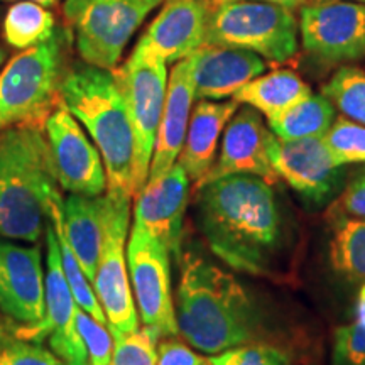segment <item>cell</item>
<instances>
[{
  "instance_id": "9c48e42d",
  "label": "cell",
  "mask_w": 365,
  "mask_h": 365,
  "mask_svg": "<svg viewBox=\"0 0 365 365\" xmlns=\"http://www.w3.org/2000/svg\"><path fill=\"white\" fill-rule=\"evenodd\" d=\"M125 254L140 322L153 328L159 339L180 335L171 293L170 250L144 228L132 225Z\"/></svg>"
},
{
  "instance_id": "8d00e7d4",
  "label": "cell",
  "mask_w": 365,
  "mask_h": 365,
  "mask_svg": "<svg viewBox=\"0 0 365 365\" xmlns=\"http://www.w3.org/2000/svg\"><path fill=\"white\" fill-rule=\"evenodd\" d=\"M255 2H269V4H277V6H284L287 9H299L301 6L307 4V0H255Z\"/></svg>"
},
{
  "instance_id": "ac0fdd59",
  "label": "cell",
  "mask_w": 365,
  "mask_h": 365,
  "mask_svg": "<svg viewBox=\"0 0 365 365\" xmlns=\"http://www.w3.org/2000/svg\"><path fill=\"white\" fill-rule=\"evenodd\" d=\"M271 135L272 132L264 125L261 113L255 108L247 105L237 110L223 132L218 161L213 164L202 182L230 175H254L271 185L276 182L279 180V175L274 170L269 158Z\"/></svg>"
},
{
  "instance_id": "74e56055",
  "label": "cell",
  "mask_w": 365,
  "mask_h": 365,
  "mask_svg": "<svg viewBox=\"0 0 365 365\" xmlns=\"http://www.w3.org/2000/svg\"><path fill=\"white\" fill-rule=\"evenodd\" d=\"M357 322H360L365 327V284L360 289L357 299Z\"/></svg>"
},
{
  "instance_id": "7a4b0ae2",
  "label": "cell",
  "mask_w": 365,
  "mask_h": 365,
  "mask_svg": "<svg viewBox=\"0 0 365 365\" xmlns=\"http://www.w3.org/2000/svg\"><path fill=\"white\" fill-rule=\"evenodd\" d=\"M176 289L178 333L190 346L208 355L254 340L257 312L247 289L234 274L203 255H180Z\"/></svg>"
},
{
  "instance_id": "836d02e7",
  "label": "cell",
  "mask_w": 365,
  "mask_h": 365,
  "mask_svg": "<svg viewBox=\"0 0 365 365\" xmlns=\"http://www.w3.org/2000/svg\"><path fill=\"white\" fill-rule=\"evenodd\" d=\"M331 365H365V327L360 322L335 331Z\"/></svg>"
},
{
  "instance_id": "1f68e13d",
  "label": "cell",
  "mask_w": 365,
  "mask_h": 365,
  "mask_svg": "<svg viewBox=\"0 0 365 365\" xmlns=\"http://www.w3.org/2000/svg\"><path fill=\"white\" fill-rule=\"evenodd\" d=\"M76 328L83 341L90 365H110L113 335L110 328L95 319L85 309H76Z\"/></svg>"
},
{
  "instance_id": "cb8c5ba5",
  "label": "cell",
  "mask_w": 365,
  "mask_h": 365,
  "mask_svg": "<svg viewBox=\"0 0 365 365\" xmlns=\"http://www.w3.org/2000/svg\"><path fill=\"white\" fill-rule=\"evenodd\" d=\"M63 202L58 188L51 191L48 198V218L54 228V235L58 239L59 255H61V266L65 271L66 281L71 287V293L75 296L76 304L86 313L91 314L100 323L107 325V317H105L102 304L95 294V289L91 287V281L86 276L83 267L76 257L75 250H73L70 240H68L65 230V213H63ZM108 327V325H107Z\"/></svg>"
},
{
  "instance_id": "52a82bcc",
  "label": "cell",
  "mask_w": 365,
  "mask_h": 365,
  "mask_svg": "<svg viewBox=\"0 0 365 365\" xmlns=\"http://www.w3.org/2000/svg\"><path fill=\"white\" fill-rule=\"evenodd\" d=\"M166 0H65L63 14L86 65L113 71L149 14Z\"/></svg>"
},
{
  "instance_id": "7402d4cb",
  "label": "cell",
  "mask_w": 365,
  "mask_h": 365,
  "mask_svg": "<svg viewBox=\"0 0 365 365\" xmlns=\"http://www.w3.org/2000/svg\"><path fill=\"white\" fill-rule=\"evenodd\" d=\"M239 102H215V100H198L191 110L188 132L178 163L186 171L190 181L202 182L215 164V154L222 132L234 113Z\"/></svg>"
},
{
  "instance_id": "e0dca14e",
  "label": "cell",
  "mask_w": 365,
  "mask_h": 365,
  "mask_svg": "<svg viewBox=\"0 0 365 365\" xmlns=\"http://www.w3.org/2000/svg\"><path fill=\"white\" fill-rule=\"evenodd\" d=\"M213 6L215 0H166L135 46L176 65L205 44Z\"/></svg>"
},
{
  "instance_id": "603a6c76",
  "label": "cell",
  "mask_w": 365,
  "mask_h": 365,
  "mask_svg": "<svg viewBox=\"0 0 365 365\" xmlns=\"http://www.w3.org/2000/svg\"><path fill=\"white\" fill-rule=\"evenodd\" d=\"M308 95H312V88L299 75L291 70H277L249 81L237 91L234 100L271 118Z\"/></svg>"
},
{
  "instance_id": "44dd1931",
  "label": "cell",
  "mask_w": 365,
  "mask_h": 365,
  "mask_svg": "<svg viewBox=\"0 0 365 365\" xmlns=\"http://www.w3.org/2000/svg\"><path fill=\"white\" fill-rule=\"evenodd\" d=\"M115 208L112 195H68L63 202L65 230L76 257L90 281H93L102 257L108 227Z\"/></svg>"
},
{
  "instance_id": "f35d334b",
  "label": "cell",
  "mask_w": 365,
  "mask_h": 365,
  "mask_svg": "<svg viewBox=\"0 0 365 365\" xmlns=\"http://www.w3.org/2000/svg\"><path fill=\"white\" fill-rule=\"evenodd\" d=\"M2 2H34V4H39V6H43L46 9H51V7H56L59 0H2Z\"/></svg>"
},
{
  "instance_id": "484cf974",
  "label": "cell",
  "mask_w": 365,
  "mask_h": 365,
  "mask_svg": "<svg viewBox=\"0 0 365 365\" xmlns=\"http://www.w3.org/2000/svg\"><path fill=\"white\" fill-rule=\"evenodd\" d=\"M330 222L333 269L350 281H365V220L330 217Z\"/></svg>"
},
{
  "instance_id": "3957f363",
  "label": "cell",
  "mask_w": 365,
  "mask_h": 365,
  "mask_svg": "<svg viewBox=\"0 0 365 365\" xmlns=\"http://www.w3.org/2000/svg\"><path fill=\"white\" fill-rule=\"evenodd\" d=\"M59 102L93 139L107 171V193L135 196V135L113 73L78 63L68 68Z\"/></svg>"
},
{
  "instance_id": "83f0119b",
  "label": "cell",
  "mask_w": 365,
  "mask_h": 365,
  "mask_svg": "<svg viewBox=\"0 0 365 365\" xmlns=\"http://www.w3.org/2000/svg\"><path fill=\"white\" fill-rule=\"evenodd\" d=\"M323 95L345 117L365 125V70L359 66H341L327 85Z\"/></svg>"
},
{
  "instance_id": "ab89813d",
  "label": "cell",
  "mask_w": 365,
  "mask_h": 365,
  "mask_svg": "<svg viewBox=\"0 0 365 365\" xmlns=\"http://www.w3.org/2000/svg\"><path fill=\"white\" fill-rule=\"evenodd\" d=\"M318 2H328V0H318ZM346 2H360V4H365V0H346Z\"/></svg>"
},
{
  "instance_id": "4fadbf2b",
  "label": "cell",
  "mask_w": 365,
  "mask_h": 365,
  "mask_svg": "<svg viewBox=\"0 0 365 365\" xmlns=\"http://www.w3.org/2000/svg\"><path fill=\"white\" fill-rule=\"evenodd\" d=\"M298 22L301 44L309 56L325 63L365 58V4L314 0L299 7Z\"/></svg>"
},
{
  "instance_id": "5b68a950",
  "label": "cell",
  "mask_w": 365,
  "mask_h": 365,
  "mask_svg": "<svg viewBox=\"0 0 365 365\" xmlns=\"http://www.w3.org/2000/svg\"><path fill=\"white\" fill-rule=\"evenodd\" d=\"M70 34L58 29L46 43L22 49L0 71V130L24 124L44 125L59 102Z\"/></svg>"
},
{
  "instance_id": "4316f807",
  "label": "cell",
  "mask_w": 365,
  "mask_h": 365,
  "mask_svg": "<svg viewBox=\"0 0 365 365\" xmlns=\"http://www.w3.org/2000/svg\"><path fill=\"white\" fill-rule=\"evenodd\" d=\"M56 21L48 9L34 2H14L2 22V36L16 49H29L56 34Z\"/></svg>"
},
{
  "instance_id": "9a60e30c",
  "label": "cell",
  "mask_w": 365,
  "mask_h": 365,
  "mask_svg": "<svg viewBox=\"0 0 365 365\" xmlns=\"http://www.w3.org/2000/svg\"><path fill=\"white\" fill-rule=\"evenodd\" d=\"M190 198V178L180 163L143 186L134 196V225L144 228L180 259L182 223Z\"/></svg>"
},
{
  "instance_id": "6da1fadb",
  "label": "cell",
  "mask_w": 365,
  "mask_h": 365,
  "mask_svg": "<svg viewBox=\"0 0 365 365\" xmlns=\"http://www.w3.org/2000/svg\"><path fill=\"white\" fill-rule=\"evenodd\" d=\"M196 220L212 252L235 271L266 276L282 249V213L271 182L230 175L196 186Z\"/></svg>"
},
{
  "instance_id": "ffe728a7",
  "label": "cell",
  "mask_w": 365,
  "mask_h": 365,
  "mask_svg": "<svg viewBox=\"0 0 365 365\" xmlns=\"http://www.w3.org/2000/svg\"><path fill=\"white\" fill-rule=\"evenodd\" d=\"M195 98L193 70H191V58L188 56L176 63L168 80L166 102H164L148 180L166 173L180 158Z\"/></svg>"
},
{
  "instance_id": "ba28073f",
  "label": "cell",
  "mask_w": 365,
  "mask_h": 365,
  "mask_svg": "<svg viewBox=\"0 0 365 365\" xmlns=\"http://www.w3.org/2000/svg\"><path fill=\"white\" fill-rule=\"evenodd\" d=\"M113 78L124 97L135 135V195L148 182L168 91V63L140 48L115 68Z\"/></svg>"
},
{
  "instance_id": "d6986e66",
  "label": "cell",
  "mask_w": 365,
  "mask_h": 365,
  "mask_svg": "<svg viewBox=\"0 0 365 365\" xmlns=\"http://www.w3.org/2000/svg\"><path fill=\"white\" fill-rule=\"evenodd\" d=\"M195 97L198 100H222L234 97L266 71L267 63L257 53L240 48L203 44L191 54Z\"/></svg>"
},
{
  "instance_id": "d6a6232c",
  "label": "cell",
  "mask_w": 365,
  "mask_h": 365,
  "mask_svg": "<svg viewBox=\"0 0 365 365\" xmlns=\"http://www.w3.org/2000/svg\"><path fill=\"white\" fill-rule=\"evenodd\" d=\"M210 365H291L289 355L271 345H239L208 357Z\"/></svg>"
},
{
  "instance_id": "d590c367",
  "label": "cell",
  "mask_w": 365,
  "mask_h": 365,
  "mask_svg": "<svg viewBox=\"0 0 365 365\" xmlns=\"http://www.w3.org/2000/svg\"><path fill=\"white\" fill-rule=\"evenodd\" d=\"M210 360L170 336L158 344V365H208Z\"/></svg>"
},
{
  "instance_id": "e575fe53",
  "label": "cell",
  "mask_w": 365,
  "mask_h": 365,
  "mask_svg": "<svg viewBox=\"0 0 365 365\" xmlns=\"http://www.w3.org/2000/svg\"><path fill=\"white\" fill-rule=\"evenodd\" d=\"M328 217H349L365 220V168L354 173L352 180L341 190Z\"/></svg>"
},
{
  "instance_id": "30bf717a",
  "label": "cell",
  "mask_w": 365,
  "mask_h": 365,
  "mask_svg": "<svg viewBox=\"0 0 365 365\" xmlns=\"http://www.w3.org/2000/svg\"><path fill=\"white\" fill-rule=\"evenodd\" d=\"M46 314L36 325H17V335L22 339L43 341L48 339L49 346L65 365H90L85 345L76 328V304L71 287L68 284L61 266L58 239L51 222H46V276H44Z\"/></svg>"
},
{
  "instance_id": "b9f144b4",
  "label": "cell",
  "mask_w": 365,
  "mask_h": 365,
  "mask_svg": "<svg viewBox=\"0 0 365 365\" xmlns=\"http://www.w3.org/2000/svg\"><path fill=\"white\" fill-rule=\"evenodd\" d=\"M208 365H210V364H208Z\"/></svg>"
},
{
  "instance_id": "8fae6325",
  "label": "cell",
  "mask_w": 365,
  "mask_h": 365,
  "mask_svg": "<svg viewBox=\"0 0 365 365\" xmlns=\"http://www.w3.org/2000/svg\"><path fill=\"white\" fill-rule=\"evenodd\" d=\"M113 198H115V208H113L97 274L91 282L107 317V325L112 335L118 336L139 328V313L132 294L125 254L132 198L129 196H113Z\"/></svg>"
},
{
  "instance_id": "f546056e",
  "label": "cell",
  "mask_w": 365,
  "mask_h": 365,
  "mask_svg": "<svg viewBox=\"0 0 365 365\" xmlns=\"http://www.w3.org/2000/svg\"><path fill=\"white\" fill-rule=\"evenodd\" d=\"M327 148L340 164L365 163V125L340 115L323 135Z\"/></svg>"
},
{
  "instance_id": "d4e9b609",
  "label": "cell",
  "mask_w": 365,
  "mask_h": 365,
  "mask_svg": "<svg viewBox=\"0 0 365 365\" xmlns=\"http://www.w3.org/2000/svg\"><path fill=\"white\" fill-rule=\"evenodd\" d=\"M335 120V105L325 95H308L277 115L267 118L272 134L281 140L323 137Z\"/></svg>"
},
{
  "instance_id": "4dcf8cb0",
  "label": "cell",
  "mask_w": 365,
  "mask_h": 365,
  "mask_svg": "<svg viewBox=\"0 0 365 365\" xmlns=\"http://www.w3.org/2000/svg\"><path fill=\"white\" fill-rule=\"evenodd\" d=\"M159 340L158 333L149 327L113 336L110 365H158Z\"/></svg>"
},
{
  "instance_id": "5bb4252c",
  "label": "cell",
  "mask_w": 365,
  "mask_h": 365,
  "mask_svg": "<svg viewBox=\"0 0 365 365\" xmlns=\"http://www.w3.org/2000/svg\"><path fill=\"white\" fill-rule=\"evenodd\" d=\"M269 158L279 178L312 207H323L344 188L345 166L333 158L323 137L281 140L272 134Z\"/></svg>"
},
{
  "instance_id": "277c9868",
  "label": "cell",
  "mask_w": 365,
  "mask_h": 365,
  "mask_svg": "<svg viewBox=\"0 0 365 365\" xmlns=\"http://www.w3.org/2000/svg\"><path fill=\"white\" fill-rule=\"evenodd\" d=\"M56 188L44 125L0 130V237L39 242L48 222V198Z\"/></svg>"
},
{
  "instance_id": "f1b7e54d",
  "label": "cell",
  "mask_w": 365,
  "mask_h": 365,
  "mask_svg": "<svg viewBox=\"0 0 365 365\" xmlns=\"http://www.w3.org/2000/svg\"><path fill=\"white\" fill-rule=\"evenodd\" d=\"M0 365H65L53 350L17 335L14 322H0Z\"/></svg>"
},
{
  "instance_id": "7c38bea8",
  "label": "cell",
  "mask_w": 365,
  "mask_h": 365,
  "mask_svg": "<svg viewBox=\"0 0 365 365\" xmlns=\"http://www.w3.org/2000/svg\"><path fill=\"white\" fill-rule=\"evenodd\" d=\"M44 132L59 188L70 195H103L107 190L103 159L80 122L61 102L46 118Z\"/></svg>"
},
{
  "instance_id": "2e32d148",
  "label": "cell",
  "mask_w": 365,
  "mask_h": 365,
  "mask_svg": "<svg viewBox=\"0 0 365 365\" xmlns=\"http://www.w3.org/2000/svg\"><path fill=\"white\" fill-rule=\"evenodd\" d=\"M43 257L38 245L0 239V312L17 325H36L46 314Z\"/></svg>"
},
{
  "instance_id": "8992f818",
  "label": "cell",
  "mask_w": 365,
  "mask_h": 365,
  "mask_svg": "<svg viewBox=\"0 0 365 365\" xmlns=\"http://www.w3.org/2000/svg\"><path fill=\"white\" fill-rule=\"evenodd\" d=\"M298 34L293 9L255 0H218L210 14L205 44L249 49L281 65L298 54Z\"/></svg>"
},
{
  "instance_id": "60d3db41",
  "label": "cell",
  "mask_w": 365,
  "mask_h": 365,
  "mask_svg": "<svg viewBox=\"0 0 365 365\" xmlns=\"http://www.w3.org/2000/svg\"><path fill=\"white\" fill-rule=\"evenodd\" d=\"M4 58H6V54H4V49L0 48V66H2V63H4Z\"/></svg>"
}]
</instances>
